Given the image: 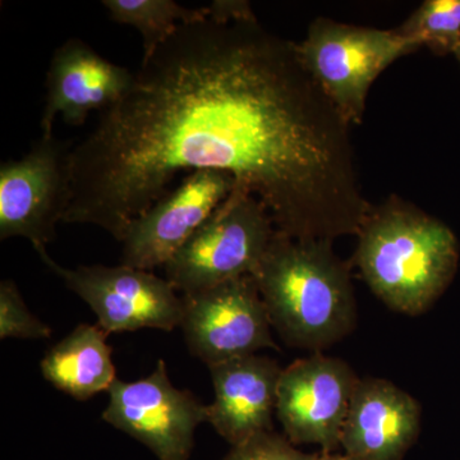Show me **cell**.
Masks as SVG:
<instances>
[{
    "instance_id": "obj_1",
    "label": "cell",
    "mask_w": 460,
    "mask_h": 460,
    "mask_svg": "<svg viewBox=\"0 0 460 460\" xmlns=\"http://www.w3.org/2000/svg\"><path fill=\"white\" fill-rule=\"evenodd\" d=\"M350 126L253 9L181 25L133 72L131 87L69 154L63 223L122 243L180 172H228L278 232L301 241L358 234L372 205Z\"/></svg>"
},
{
    "instance_id": "obj_2",
    "label": "cell",
    "mask_w": 460,
    "mask_h": 460,
    "mask_svg": "<svg viewBox=\"0 0 460 460\" xmlns=\"http://www.w3.org/2000/svg\"><path fill=\"white\" fill-rule=\"evenodd\" d=\"M332 243L301 241L277 230L252 275L271 328L288 347L323 353L356 330L352 265L334 252Z\"/></svg>"
},
{
    "instance_id": "obj_3",
    "label": "cell",
    "mask_w": 460,
    "mask_h": 460,
    "mask_svg": "<svg viewBox=\"0 0 460 460\" xmlns=\"http://www.w3.org/2000/svg\"><path fill=\"white\" fill-rule=\"evenodd\" d=\"M357 238L350 265L395 313H428L458 271L459 242L453 230L395 195L372 206Z\"/></svg>"
},
{
    "instance_id": "obj_4",
    "label": "cell",
    "mask_w": 460,
    "mask_h": 460,
    "mask_svg": "<svg viewBox=\"0 0 460 460\" xmlns=\"http://www.w3.org/2000/svg\"><path fill=\"white\" fill-rule=\"evenodd\" d=\"M275 232L265 204L253 193L235 186L165 263V279L184 296L253 275Z\"/></svg>"
},
{
    "instance_id": "obj_5",
    "label": "cell",
    "mask_w": 460,
    "mask_h": 460,
    "mask_svg": "<svg viewBox=\"0 0 460 460\" xmlns=\"http://www.w3.org/2000/svg\"><path fill=\"white\" fill-rule=\"evenodd\" d=\"M420 49L417 42L393 30L348 25L316 18L304 41L296 44L299 58L341 118L361 124L372 84L402 57Z\"/></svg>"
},
{
    "instance_id": "obj_6",
    "label": "cell",
    "mask_w": 460,
    "mask_h": 460,
    "mask_svg": "<svg viewBox=\"0 0 460 460\" xmlns=\"http://www.w3.org/2000/svg\"><path fill=\"white\" fill-rule=\"evenodd\" d=\"M35 251L44 265L90 305L98 325L108 334L180 328L181 296L168 280L122 263L66 269L48 255L47 247Z\"/></svg>"
},
{
    "instance_id": "obj_7",
    "label": "cell",
    "mask_w": 460,
    "mask_h": 460,
    "mask_svg": "<svg viewBox=\"0 0 460 460\" xmlns=\"http://www.w3.org/2000/svg\"><path fill=\"white\" fill-rule=\"evenodd\" d=\"M72 142L42 136L20 160L0 166V239L22 237L33 248L56 238L72 201Z\"/></svg>"
},
{
    "instance_id": "obj_8",
    "label": "cell",
    "mask_w": 460,
    "mask_h": 460,
    "mask_svg": "<svg viewBox=\"0 0 460 460\" xmlns=\"http://www.w3.org/2000/svg\"><path fill=\"white\" fill-rule=\"evenodd\" d=\"M102 420L144 444L159 460H189L208 405L172 385L166 363L137 381L117 378L108 390Z\"/></svg>"
},
{
    "instance_id": "obj_9",
    "label": "cell",
    "mask_w": 460,
    "mask_h": 460,
    "mask_svg": "<svg viewBox=\"0 0 460 460\" xmlns=\"http://www.w3.org/2000/svg\"><path fill=\"white\" fill-rule=\"evenodd\" d=\"M180 328L206 366L278 349L268 310L252 275L181 296Z\"/></svg>"
},
{
    "instance_id": "obj_10",
    "label": "cell",
    "mask_w": 460,
    "mask_h": 460,
    "mask_svg": "<svg viewBox=\"0 0 460 460\" xmlns=\"http://www.w3.org/2000/svg\"><path fill=\"white\" fill-rule=\"evenodd\" d=\"M359 378L349 363L314 353L283 368L278 385L277 419L295 445H319L337 453Z\"/></svg>"
},
{
    "instance_id": "obj_11",
    "label": "cell",
    "mask_w": 460,
    "mask_h": 460,
    "mask_svg": "<svg viewBox=\"0 0 460 460\" xmlns=\"http://www.w3.org/2000/svg\"><path fill=\"white\" fill-rule=\"evenodd\" d=\"M237 186L228 172H190L126 230L122 265L141 270L165 266Z\"/></svg>"
},
{
    "instance_id": "obj_12",
    "label": "cell",
    "mask_w": 460,
    "mask_h": 460,
    "mask_svg": "<svg viewBox=\"0 0 460 460\" xmlns=\"http://www.w3.org/2000/svg\"><path fill=\"white\" fill-rule=\"evenodd\" d=\"M133 72L109 62L80 39L58 48L47 75L41 115L42 136H53L58 114L71 126H83L93 111H107L131 87Z\"/></svg>"
},
{
    "instance_id": "obj_13",
    "label": "cell",
    "mask_w": 460,
    "mask_h": 460,
    "mask_svg": "<svg viewBox=\"0 0 460 460\" xmlns=\"http://www.w3.org/2000/svg\"><path fill=\"white\" fill-rule=\"evenodd\" d=\"M422 408L385 378H361L350 402L341 447L353 460H402L420 432Z\"/></svg>"
},
{
    "instance_id": "obj_14",
    "label": "cell",
    "mask_w": 460,
    "mask_h": 460,
    "mask_svg": "<svg viewBox=\"0 0 460 460\" xmlns=\"http://www.w3.org/2000/svg\"><path fill=\"white\" fill-rule=\"evenodd\" d=\"M215 399L208 422L230 447L274 431L278 385L283 368L275 359L251 354L208 366Z\"/></svg>"
},
{
    "instance_id": "obj_15",
    "label": "cell",
    "mask_w": 460,
    "mask_h": 460,
    "mask_svg": "<svg viewBox=\"0 0 460 460\" xmlns=\"http://www.w3.org/2000/svg\"><path fill=\"white\" fill-rule=\"evenodd\" d=\"M108 335L99 325H78L45 353L42 376L77 401L108 393L118 378Z\"/></svg>"
},
{
    "instance_id": "obj_16",
    "label": "cell",
    "mask_w": 460,
    "mask_h": 460,
    "mask_svg": "<svg viewBox=\"0 0 460 460\" xmlns=\"http://www.w3.org/2000/svg\"><path fill=\"white\" fill-rule=\"evenodd\" d=\"M102 5L111 21L131 26L141 33L142 60L153 56L181 25L208 16L206 7L190 9L172 0H104Z\"/></svg>"
},
{
    "instance_id": "obj_17",
    "label": "cell",
    "mask_w": 460,
    "mask_h": 460,
    "mask_svg": "<svg viewBox=\"0 0 460 460\" xmlns=\"http://www.w3.org/2000/svg\"><path fill=\"white\" fill-rule=\"evenodd\" d=\"M395 31L436 56L453 54L460 41V0H426Z\"/></svg>"
},
{
    "instance_id": "obj_18",
    "label": "cell",
    "mask_w": 460,
    "mask_h": 460,
    "mask_svg": "<svg viewBox=\"0 0 460 460\" xmlns=\"http://www.w3.org/2000/svg\"><path fill=\"white\" fill-rule=\"evenodd\" d=\"M51 329L29 310L17 284L0 283V339H47Z\"/></svg>"
},
{
    "instance_id": "obj_19",
    "label": "cell",
    "mask_w": 460,
    "mask_h": 460,
    "mask_svg": "<svg viewBox=\"0 0 460 460\" xmlns=\"http://www.w3.org/2000/svg\"><path fill=\"white\" fill-rule=\"evenodd\" d=\"M308 456L296 449L286 435L266 431L234 445L223 460H308Z\"/></svg>"
},
{
    "instance_id": "obj_20",
    "label": "cell",
    "mask_w": 460,
    "mask_h": 460,
    "mask_svg": "<svg viewBox=\"0 0 460 460\" xmlns=\"http://www.w3.org/2000/svg\"><path fill=\"white\" fill-rule=\"evenodd\" d=\"M308 460H353L349 456H345L344 453H314L310 454Z\"/></svg>"
},
{
    "instance_id": "obj_21",
    "label": "cell",
    "mask_w": 460,
    "mask_h": 460,
    "mask_svg": "<svg viewBox=\"0 0 460 460\" xmlns=\"http://www.w3.org/2000/svg\"><path fill=\"white\" fill-rule=\"evenodd\" d=\"M453 54H454V57L456 58V60H458L459 65H460V41H459L458 47L456 48V50H454Z\"/></svg>"
}]
</instances>
